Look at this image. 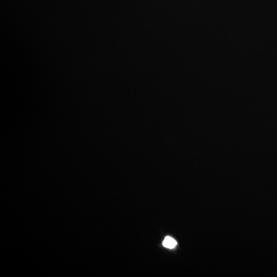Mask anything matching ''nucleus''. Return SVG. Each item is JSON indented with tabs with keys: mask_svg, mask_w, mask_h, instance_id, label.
<instances>
[{
	"mask_svg": "<svg viewBox=\"0 0 277 277\" xmlns=\"http://www.w3.org/2000/svg\"><path fill=\"white\" fill-rule=\"evenodd\" d=\"M162 244H163L164 247H167V248L173 249L176 247L177 243H176V241H175L173 238L167 236V237H165V239H164Z\"/></svg>",
	"mask_w": 277,
	"mask_h": 277,
	"instance_id": "nucleus-1",
	"label": "nucleus"
}]
</instances>
